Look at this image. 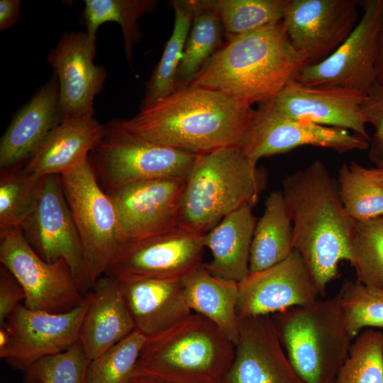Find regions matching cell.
<instances>
[{
    "label": "cell",
    "mask_w": 383,
    "mask_h": 383,
    "mask_svg": "<svg viewBox=\"0 0 383 383\" xmlns=\"http://www.w3.org/2000/svg\"><path fill=\"white\" fill-rule=\"evenodd\" d=\"M220 18L229 39L282 21L289 0H201Z\"/></svg>",
    "instance_id": "obj_31"
},
{
    "label": "cell",
    "mask_w": 383,
    "mask_h": 383,
    "mask_svg": "<svg viewBox=\"0 0 383 383\" xmlns=\"http://www.w3.org/2000/svg\"><path fill=\"white\" fill-rule=\"evenodd\" d=\"M222 383H306L292 365L272 316L239 319L232 365Z\"/></svg>",
    "instance_id": "obj_19"
},
{
    "label": "cell",
    "mask_w": 383,
    "mask_h": 383,
    "mask_svg": "<svg viewBox=\"0 0 383 383\" xmlns=\"http://www.w3.org/2000/svg\"><path fill=\"white\" fill-rule=\"evenodd\" d=\"M372 170L379 182L383 186V167L372 168Z\"/></svg>",
    "instance_id": "obj_45"
},
{
    "label": "cell",
    "mask_w": 383,
    "mask_h": 383,
    "mask_svg": "<svg viewBox=\"0 0 383 383\" xmlns=\"http://www.w3.org/2000/svg\"><path fill=\"white\" fill-rule=\"evenodd\" d=\"M338 192L347 214L356 221L383 216V186L372 168L355 162L343 164L338 170Z\"/></svg>",
    "instance_id": "obj_32"
},
{
    "label": "cell",
    "mask_w": 383,
    "mask_h": 383,
    "mask_svg": "<svg viewBox=\"0 0 383 383\" xmlns=\"http://www.w3.org/2000/svg\"><path fill=\"white\" fill-rule=\"evenodd\" d=\"M121 284L135 329L148 339L168 330L192 313L182 280L142 279Z\"/></svg>",
    "instance_id": "obj_22"
},
{
    "label": "cell",
    "mask_w": 383,
    "mask_h": 383,
    "mask_svg": "<svg viewBox=\"0 0 383 383\" xmlns=\"http://www.w3.org/2000/svg\"><path fill=\"white\" fill-rule=\"evenodd\" d=\"M90 361L79 340L66 351L33 363L25 371L24 383H85Z\"/></svg>",
    "instance_id": "obj_38"
},
{
    "label": "cell",
    "mask_w": 383,
    "mask_h": 383,
    "mask_svg": "<svg viewBox=\"0 0 383 383\" xmlns=\"http://www.w3.org/2000/svg\"><path fill=\"white\" fill-rule=\"evenodd\" d=\"M254 206L243 205L204 235L211 260L204 266L213 275L239 282L249 274L250 247L257 221L252 213Z\"/></svg>",
    "instance_id": "obj_25"
},
{
    "label": "cell",
    "mask_w": 383,
    "mask_h": 383,
    "mask_svg": "<svg viewBox=\"0 0 383 383\" xmlns=\"http://www.w3.org/2000/svg\"><path fill=\"white\" fill-rule=\"evenodd\" d=\"M26 294L15 277L3 265L0 267V325L24 301Z\"/></svg>",
    "instance_id": "obj_40"
},
{
    "label": "cell",
    "mask_w": 383,
    "mask_h": 383,
    "mask_svg": "<svg viewBox=\"0 0 383 383\" xmlns=\"http://www.w3.org/2000/svg\"><path fill=\"white\" fill-rule=\"evenodd\" d=\"M95 52L96 42L86 32L68 31L46 57L57 78L63 120L94 117V99L107 76L94 63Z\"/></svg>",
    "instance_id": "obj_18"
},
{
    "label": "cell",
    "mask_w": 383,
    "mask_h": 383,
    "mask_svg": "<svg viewBox=\"0 0 383 383\" xmlns=\"http://www.w3.org/2000/svg\"><path fill=\"white\" fill-rule=\"evenodd\" d=\"M362 15L343 43L328 57L305 66L294 80L316 87H338L363 93L377 82V46L383 0L360 1Z\"/></svg>",
    "instance_id": "obj_11"
},
{
    "label": "cell",
    "mask_w": 383,
    "mask_h": 383,
    "mask_svg": "<svg viewBox=\"0 0 383 383\" xmlns=\"http://www.w3.org/2000/svg\"><path fill=\"white\" fill-rule=\"evenodd\" d=\"M335 383V382H334Z\"/></svg>",
    "instance_id": "obj_46"
},
{
    "label": "cell",
    "mask_w": 383,
    "mask_h": 383,
    "mask_svg": "<svg viewBox=\"0 0 383 383\" xmlns=\"http://www.w3.org/2000/svg\"><path fill=\"white\" fill-rule=\"evenodd\" d=\"M57 76L15 115L0 141V167L24 166L48 133L62 121Z\"/></svg>",
    "instance_id": "obj_21"
},
{
    "label": "cell",
    "mask_w": 383,
    "mask_h": 383,
    "mask_svg": "<svg viewBox=\"0 0 383 383\" xmlns=\"http://www.w3.org/2000/svg\"><path fill=\"white\" fill-rule=\"evenodd\" d=\"M254 111L223 92L186 87L130 119L117 120L138 138L201 155L238 145Z\"/></svg>",
    "instance_id": "obj_1"
},
{
    "label": "cell",
    "mask_w": 383,
    "mask_h": 383,
    "mask_svg": "<svg viewBox=\"0 0 383 383\" xmlns=\"http://www.w3.org/2000/svg\"><path fill=\"white\" fill-rule=\"evenodd\" d=\"M375 70L377 82L383 85V21L377 41Z\"/></svg>",
    "instance_id": "obj_42"
},
{
    "label": "cell",
    "mask_w": 383,
    "mask_h": 383,
    "mask_svg": "<svg viewBox=\"0 0 383 383\" xmlns=\"http://www.w3.org/2000/svg\"><path fill=\"white\" fill-rule=\"evenodd\" d=\"M186 179L141 181L107 194L116 208L125 244L179 228Z\"/></svg>",
    "instance_id": "obj_16"
},
{
    "label": "cell",
    "mask_w": 383,
    "mask_h": 383,
    "mask_svg": "<svg viewBox=\"0 0 383 383\" xmlns=\"http://www.w3.org/2000/svg\"><path fill=\"white\" fill-rule=\"evenodd\" d=\"M339 292L346 323L354 338L365 329L383 328V289L356 280L345 282Z\"/></svg>",
    "instance_id": "obj_37"
},
{
    "label": "cell",
    "mask_w": 383,
    "mask_h": 383,
    "mask_svg": "<svg viewBox=\"0 0 383 383\" xmlns=\"http://www.w3.org/2000/svg\"><path fill=\"white\" fill-rule=\"evenodd\" d=\"M351 265L357 280L383 289V216L357 221Z\"/></svg>",
    "instance_id": "obj_36"
},
{
    "label": "cell",
    "mask_w": 383,
    "mask_h": 383,
    "mask_svg": "<svg viewBox=\"0 0 383 383\" xmlns=\"http://www.w3.org/2000/svg\"><path fill=\"white\" fill-rule=\"evenodd\" d=\"M93 289V299L85 314L79 337L89 360L135 329L119 280L105 275L96 282Z\"/></svg>",
    "instance_id": "obj_23"
},
{
    "label": "cell",
    "mask_w": 383,
    "mask_h": 383,
    "mask_svg": "<svg viewBox=\"0 0 383 383\" xmlns=\"http://www.w3.org/2000/svg\"><path fill=\"white\" fill-rule=\"evenodd\" d=\"M282 193L292 222L294 250L324 295L339 275V263L353 261L357 221L345 212L338 188L320 160L284 179Z\"/></svg>",
    "instance_id": "obj_2"
},
{
    "label": "cell",
    "mask_w": 383,
    "mask_h": 383,
    "mask_svg": "<svg viewBox=\"0 0 383 383\" xmlns=\"http://www.w3.org/2000/svg\"><path fill=\"white\" fill-rule=\"evenodd\" d=\"M321 293L302 257L294 250L281 262L249 274L238 282V319L272 316L286 309L306 306Z\"/></svg>",
    "instance_id": "obj_17"
},
{
    "label": "cell",
    "mask_w": 383,
    "mask_h": 383,
    "mask_svg": "<svg viewBox=\"0 0 383 383\" xmlns=\"http://www.w3.org/2000/svg\"><path fill=\"white\" fill-rule=\"evenodd\" d=\"M360 1L289 0L282 24L294 48L317 63L332 54L357 25Z\"/></svg>",
    "instance_id": "obj_15"
},
{
    "label": "cell",
    "mask_w": 383,
    "mask_h": 383,
    "mask_svg": "<svg viewBox=\"0 0 383 383\" xmlns=\"http://www.w3.org/2000/svg\"><path fill=\"white\" fill-rule=\"evenodd\" d=\"M20 11V0H1L0 30H4L16 24L19 19Z\"/></svg>",
    "instance_id": "obj_41"
},
{
    "label": "cell",
    "mask_w": 383,
    "mask_h": 383,
    "mask_svg": "<svg viewBox=\"0 0 383 383\" xmlns=\"http://www.w3.org/2000/svg\"><path fill=\"white\" fill-rule=\"evenodd\" d=\"M174 23L162 57L146 83L140 109L170 96L176 90L178 69L192 26L194 5L191 1H173Z\"/></svg>",
    "instance_id": "obj_28"
},
{
    "label": "cell",
    "mask_w": 383,
    "mask_h": 383,
    "mask_svg": "<svg viewBox=\"0 0 383 383\" xmlns=\"http://www.w3.org/2000/svg\"><path fill=\"white\" fill-rule=\"evenodd\" d=\"M129 383H165L157 379L141 377V376H134Z\"/></svg>",
    "instance_id": "obj_44"
},
{
    "label": "cell",
    "mask_w": 383,
    "mask_h": 383,
    "mask_svg": "<svg viewBox=\"0 0 383 383\" xmlns=\"http://www.w3.org/2000/svg\"><path fill=\"white\" fill-rule=\"evenodd\" d=\"M238 145L198 155L186 179L179 228L206 234L245 204L255 205L264 179Z\"/></svg>",
    "instance_id": "obj_5"
},
{
    "label": "cell",
    "mask_w": 383,
    "mask_h": 383,
    "mask_svg": "<svg viewBox=\"0 0 383 383\" xmlns=\"http://www.w3.org/2000/svg\"><path fill=\"white\" fill-rule=\"evenodd\" d=\"M197 155L138 138L115 120L104 126L89 159L99 184L109 194L141 181L187 179Z\"/></svg>",
    "instance_id": "obj_7"
},
{
    "label": "cell",
    "mask_w": 383,
    "mask_h": 383,
    "mask_svg": "<svg viewBox=\"0 0 383 383\" xmlns=\"http://www.w3.org/2000/svg\"><path fill=\"white\" fill-rule=\"evenodd\" d=\"M93 295V292L85 294L79 305L62 313L35 311L18 305L6 321L11 343L1 358L14 369L26 371L40 358L70 348L79 340Z\"/></svg>",
    "instance_id": "obj_14"
},
{
    "label": "cell",
    "mask_w": 383,
    "mask_h": 383,
    "mask_svg": "<svg viewBox=\"0 0 383 383\" xmlns=\"http://www.w3.org/2000/svg\"><path fill=\"white\" fill-rule=\"evenodd\" d=\"M182 283L191 311L214 323L235 345L239 335L238 282L213 275L203 264Z\"/></svg>",
    "instance_id": "obj_26"
},
{
    "label": "cell",
    "mask_w": 383,
    "mask_h": 383,
    "mask_svg": "<svg viewBox=\"0 0 383 383\" xmlns=\"http://www.w3.org/2000/svg\"><path fill=\"white\" fill-rule=\"evenodd\" d=\"M285 353L306 383H334L355 338L340 292L306 306L272 315Z\"/></svg>",
    "instance_id": "obj_6"
},
{
    "label": "cell",
    "mask_w": 383,
    "mask_h": 383,
    "mask_svg": "<svg viewBox=\"0 0 383 383\" xmlns=\"http://www.w3.org/2000/svg\"><path fill=\"white\" fill-rule=\"evenodd\" d=\"M335 383H383V333L367 328L355 338Z\"/></svg>",
    "instance_id": "obj_35"
},
{
    "label": "cell",
    "mask_w": 383,
    "mask_h": 383,
    "mask_svg": "<svg viewBox=\"0 0 383 383\" xmlns=\"http://www.w3.org/2000/svg\"><path fill=\"white\" fill-rule=\"evenodd\" d=\"M21 229L43 260L48 262L65 260L82 292L90 288L80 238L60 175L43 177L35 208Z\"/></svg>",
    "instance_id": "obj_13"
},
{
    "label": "cell",
    "mask_w": 383,
    "mask_h": 383,
    "mask_svg": "<svg viewBox=\"0 0 383 383\" xmlns=\"http://www.w3.org/2000/svg\"><path fill=\"white\" fill-rule=\"evenodd\" d=\"M103 131L104 126L94 117L62 120L45 138L23 168L42 177L61 176L89 158Z\"/></svg>",
    "instance_id": "obj_24"
},
{
    "label": "cell",
    "mask_w": 383,
    "mask_h": 383,
    "mask_svg": "<svg viewBox=\"0 0 383 383\" xmlns=\"http://www.w3.org/2000/svg\"><path fill=\"white\" fill-rule=\"evenodd\" d=\"M204 235L177 228L126 243L104 275L121 282L182 280L204 264Z\"/></svg>",
    "instance_id": "obj_12"
},
{
    "label": "cell",
    "mask_w": 383,
    "mask_h": 383,
    "mask_svg": "<svg viewBox=\"0 0 383 383\" xmlns=\"http://www.w3.org/2000/svg\"><path fill=\"white\" fill-rule=\"evenodd\" d=\"M308 60L292 45L282 21L228 40L187 87L223 92L250 105L272 101Z\"/></svg>",
    "instance_id": "obj_3"
},
{
    "label": "cell",
    "mask_w": 383,
    "mask_h": 383,
    "mask_svg": "<svg viewBox=\"0 0 383 383\" xmlns=\"http://www.w3.org/2000/svg\"><path fill=\"white\" fill-rule=\"evenodd\" d=\"M294 250L293 226L282 192H272L257 221L249 260V272H256L284 260Z\"/></svg>",
    "instance_id": "obj_27"
},
{
    "label": "cell",
    "mask_w": 383,
    "mask_h": 383,
    "mask_svg": "<svg viewBox=\"0 0 383 383\" xmlns=\"http://www.w3.org/2000/svg\"><path fill=\"white\" fill-rule=\"evenodd\" d=\"M234 354L235 344L214 323L192 312L147 340L134 376L165 383H222Z\"/></svg>",
    "instance_id": "obj_4"
},
{
    "label": "cell",
    "mask_w": 383,
    "mask_h": 383,
    "mask_svg": "<svg viewBox=\"0 0 383 383\" xmlns=\"http://www.w3.org/2000/svg\"><path fill=\"white\" fill-rule=\"evenodd\" d=\"M43 178L23 166L1 169L0 231L21 228L35 208Z\"/></svg>",
    "instance_id": "obj_33"
},
{
    "label": "cell",
    "mask_w": 383,
    "mask_h": 383,
    "mask_svg": "<svg viewBox=\"0 0 383 383\" xmlns=\"http://www.w3.org/2000/svg\"><path fill=\"white\" fill-rule=\"evenodd\" d=\"M362 111L374 129L369 156L376 167H383V85L376 82L366 93Z\"/></svg>",
    "instance_id": "obj_39"
},
{
    "label": "cell",
    "mask_w": 383,
    "mask_h": 383,
    "mask_svg": "<svg viewBox=\"0 0 383 383\" xmlns=\"http://www.w3.org/2000/svg\"><path fill=\"white\" fill-rule=\"evenodd\" d=\"M11 343V333L6 323L0 325V357L6 352Z\"/></svg>",
    "instance_id": "obj_43"
},
{
    "label": "cell",
    "mask_w": 383,
    "mask_h": 383,
    "mask_svg": "<svg viewBox=\"0 0 383 383\" xmlns=\"http://www.w3.org/2000/svg\"><path fill=\"white\" fill-rule=\"evenodd\" d=\"M0 262L22 287L26 294L23 306L31 311L66 313L84 299L66 260H43L20 228L0 231Z\"/></svg>",
    "instance_id": "obj_9"
},
{
    "label": "cell",
    "mask_w": 383,
    "mask_h": 383,
    "mask_svg": "<svg viewBox=\"0 0 383 383\" xmlns=\"http://www.w3.org/2000/svg\"><path fill=\"white\" fill-rule=\"evenodd\" d=\"M155 4L152 0H85L82 12L85 32L96 42V31L103 23H117L122 30L126 59L131 65L133 47L140 38L138 20L150 13Z\"/></svg>",
    "instance_id": "obj_30"
},
{
    "label": "cell",
    "mask_w": 383,
    "mask_h": 383,
    "mask_svg": "<svg viewBox=\"0 0 383 383\" xmlns=\"http://www.w3.org/2000/svg\"><path fill=\"white\" fill-rule=\"evenodd\" d=\"M61 178L80 238L88 283L93 288L125 245L118 214L89 158Z\"/></svg>",
    "instance_id": "obj_8"
},
{
    "label": "cell",
    "mask_w": 383,
    "mask_h": 383,
    "mask_svg": "<svg viewBox=\"0 0 383 383\" xmlns=\"http://www.w3.org/2000/svg\"><path fill=\"white\" fill-rule=\"evenodd\" d=\"M238 145L257 164L265 157L301 146H315L339 153L369 148L370 142L349 131L321 126L279 112L271 102L260 104Z\"/></svg>",
    "instance_id": "obj_10"
},
{
    "label": "cell",
    "mask_w": 383,
    "mask_h": 383,
    "mask_svg": "<svg viewBox=\"0 0 383 383\" xmlns=\"http://www.w3.org/2000/svg\"><path fill=\"white\" fill-rule=\"evenodd\" d=\"M365 93L338 87H316L289 82L272 101L281 113L294 118L351 130L370 142L362 111Z\"/></svg>",
    "instance_id": "obj_20"
},
{
    "label": "cell",
    "mask_w": 383,
    "mask_h": 383,
    "mask_svg": "<svg viewBox=\"0 0 383 383\" xmlns=\"http://www.w3.org/2000/svg\"><path fill=\"white\" fill-rule=\"evenodd\" d=\"M148 338L137 329L88 366L85 383H129Z\"/></svg>",
    "instance_id": "obj_34"
},
{
    "label": "cell",
    "mask_w": 383,
    "mask_h": 383,
    "mask_svg": "<svg viewBox=\"0 0 383 383\" xmlns=\"http://www.w3.org/2000/svg\"><path fill=\"white\" fill-rule=\"evenodd\" d=\"M194 16L178 69L176 90L186 87L216 52L223 29L218 16L201 0H192Z\"/></svg>",
    "instance_id": "obj_29"
}]
</instances>
